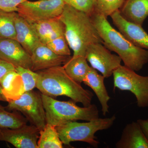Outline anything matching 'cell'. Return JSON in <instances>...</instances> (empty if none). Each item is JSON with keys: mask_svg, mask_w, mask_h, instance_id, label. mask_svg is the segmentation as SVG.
<instances>
[{"mask_svg": "<svg viewBox=\"0 0 148 148\" xmlns=\"http://www.w3.org/2000/svg\"><path fill=\"white\" fill-rule=\"evenodd\" d=\"M103 44L120 57L124 66L135 72L141 71L148 63V50L134 45L119 31L111 26L107 18L94 13L91 16Z\"/></svg>", "mask_w": 148, "mask_h": 148, "instance_id": "6da1fadb", "label": "cell"}, {"mask_svg": "<svg viewBox=\"0 0 148 148\" xmlns=\"http://www.w3.org/2000/svg\"><path fill=\"white\" fill-rule=\"evenodd\" d=\"M59 18L64 24L65 38L73 56H85L88 47L103 42L90 15L66 4Z\"/></svg>", "mask_w": 148, "mask_h": 148, "instance_id": "7a4b0ae2", "label": "cell"}, {"mask_svg": "<svg viewBox=\"0 0 148 148\" xmlns=\"http://www.w3.org/2000/svg\"><path fill=\"white\" fill-rule=\"evenodd\" d=\"M36 72L38 75L36 88L42 94L52 98L66 96L76 103H81L84 107L91 105L93 93L69 76L63 66Z\"/></svg>", "mask_w": 148, "mask_h": 148, "instance_id": "3957f363", "label": "cell"}, {"mask_svg": "<svg viewBox=\"0 0 148 148\" xmlns=\"http://www.w3.org/2000/svg\"><path fill=\"white\" fill-rule=\"evenodd\" d=\"M45 110L47 124L56 126L69 121L84 120L88 121L99 118V112L95 104L82 108L75 102L58 101L42 94Z\"/></svg>", "mask_w": 148, "mask_h": 148, "instance_id": "277c9868", "label": "cell"}, {"mask_svg": "<svg viewBox=\"0 0 148 148\" xmlns=\"http://www.w3.org/2000/svg\"><path fill=\"white\" fill-rule=\"evenodd\" d=\"M116 119L115 115L109 118H99L87 122L69 121L56 126L59 138L65 145L71 142H84L97 148L99 142L95 134L97 131L110 128Z\"/></svg>", "mask_w": 148, "mask_h": 148, "instance_id": "5b68a950", "label": "cell"}, {"mask_svg": "<svg viewBox=\"0 0 148 148\" xmlns=\"http://www.w3.org/2000/svg\"><path fill=\"white\" fill-rule=\"evenodd\" d=\"M114 89L130 91L134 94L139 108L148 107V76H143L121 65L113 73Z\"/></svg>", "mask_w": 148, "mask_h": 148, "instance_id": "8992f818", "label": "cell"}, {"mask_svg": "<svg viewBox=\"0 0 148 148\" xmlns=\"http://www.w3.org/2000/svg\"><path fill=\"white\" fill-rule=\"evenodd\" d=\"M5 108L8 111L20 112L31 124L40 130L43 129L46 125L41 94L33 90L24 92L17 99L9 101Z\"/></svg>", "mask_w": 148, "mask_h": 148, "instance_id": "52a82bcc", "label": "cell"}, {"mask_svg": "<svg viewBox=\"0 0 148 148\" xmlns=\"http://www.w3.org/2000/svg\"><path fill=\"white\" fill-rule=\"evenodd\" d=\"M66 3L63 0L25 1L18 6L17 13L33 24L49 18L58 17L63 12Z\"/></svg>", "mask_w": 148, "mask_h": 148, "instance_id": "ba28073f", "label": "cell"}, {"mask_svg": "<svg viewBox=\"0 0 148 148\" xmlns=\"http://www.w3.org/2000/svg\"><path fill=\"white\" fill-rule=\"evenodd\" d=\"M103 43H95L86 49L85 57L90 66L106 78L112 76L113 72L121 65V59L112 54Z\"/></svg>", "mask_w": 148, "mask_h": 148, "instance_id": "9c48e42d", "label": "cell"}, {"mask_svg": "<svg viewBox=\"0 0 148 148\" xmlns=\"http://www.w3.org/2000/svg\"><path fill=\"white\" fill-rule=\"evenodd\" d=\"M39 130L33 125H24L15 128L0 127V141L17 148H38Z\"/></svg>", "mask_w": 148, "mask_h": 148, "instance_id": "30bf717a", "label": "cell"}, {"mask_svg": "<svg viewBox=\"0 0 148 148\" xmlns=\"http://www.w3.org/2000/svg\"><path fill=\"white\" fill-rule=\"evenodd\" d=\"M0 58L12 64L15 68L32 69L31 55L13 39L0 38Z\"/></svg>", "mask_w": 148, "mask_h": 148, "instance_id": "8fae6325", "label": "cell"}, {"mask_svg": "<svg viewBox=\"0 0 148 148\" xmlns=\"http://www.w3.org/2000/svg\"><path fill=\"white\" fill-rule=\"evenodd\" d=\"M110 17L119 31L134 45L148 50V34L143 26L127 21L117 11Z\"/></svg>", "mask_w": 148, "mask_h": 148, "instance_id": "7c38bea8", "label": "cell"}, {"mask_svg": "<svg viewBox=\"0 0 148 148\" xmlns=\"http://www.w3.org/2000/svg\"><path fill=\"white\" fill-rule=\"evenodd\" d=\"M31 56V70L34 72L61 66L71 57L58 55L42 43L35 48Z\"/></svg>", "mask_w": 148, "mask_h": 148, "instance_id": "4fadbf2b", "label": "cell"}, {"mask_svg": "<svg viewBox=\"0 0 148 148\" xmlns=\"http://www.w3.org/2000/svg\"><path fill=\"white\" fill-rule=\"evenodd\" d=\"M16 39L24 49L32 55L33 51L40 44L38 36L32 24L16 12L14 18Z\"/></svg>", "mask_w": 148, "mask_h": 148, "instance_id": "5bb4252c", "label": "cell"}, {"mask_svg": "<svg viewBox=\"0 0 148 148\" xmlns=\"http://www.w3.org/2000/svg\"><path fill=\"white\" fill-rule=\"evenodd\" d=\"M115 147L116 148H148V141L138 122L126 125Z\"/></svg>", "mask_w": 148, "mask_h": 148, "instance_id": "9a60e30c", "label": "cell"}, {"mask_svg": "<svg viewBox=\"0 0 148 148\" xmlns=\"http://www.w3.org/2000/svg\"><path fill=\"white\" fill-rule=\"evenodd\" d=\"M105 79V77L98 74L96 70L90 67L83 83L90 87L95 92L101 104L102 114L106 116L109 112L108 103L110 99V97L104 84Z\"/></svg>", "mask_w": 148, "mask_h": 148, "instance_id": "2e32d148", "label": "cell"}, {"mask_svg": "<svg viewBox=\"0 0 148 148\" xmlns=\"http://www.w3.org/2000/svg\"><path fill=\"white\" fill-rule=\"evenodd\" d=\"M42 43L46 45L50 41L65 36L64 24L59 17L49 18L32 24Z\"/></svg>", "mask_w": 148, "mask_h": 148, "instance_id": "e0dca14e", "label": "cell"}, {"mask_svg": "<svg viewBox=\"0 0 148 148\" xmlns=\"http://www.w3.org/2000/svg\"><path fill=\"white\" fill-rule=\"evenodd\" d=\"M119 10L127 21L143 26L148 17V0H125Z\"/></svg>", "mask_w": 148, "mask_h": 148, "instance_id": "ac0fdd59", "label": "cell"}, {"mask_svg": "<svg viewBox=\"0 0 148 148\" xmlns=\"http://www.w3.org/2000/svg\"><path fill=\"white\" fill-rule=\"evenodd\" d=\"M0 84L9 101L17 99L24 92L21 77L15 70L6 74L0 79Z\"/></svg>", "mask_w": 148, "mask_h": 148, "instance_id": "d6986e66", "label": "cell"}, {"mask_svg": "<svg viewBox=\"0 0 148 148\" xmlns=\"http://www.w3.org/2000/svg\"><path fill=\"white\" fill-rule=\"evenodd\" d=\"M63 66L69 76L80 84L83 82L90 68L85 56H82L70 57Z\"/></svg>", "mask_w": 148, "mask_h": 148, "instance_id": "ffe728a7", "label": "cell"}, {"mask_svg": "<svg viewBox=\"0 0 148 148\" xmlns=\"http://www.w3.org/2000/svg\"><path fill=\"white\" fill-rule=\"evenodd\" d=\"M63 145L56 126L47 124L40 130L38 148H62Z\"/></svg>", "mask_w": 148, "mask_h": 148, "instance_id": "44dd1931", "label": "cell"}, {"mask_svg": "<svg viewBox=\"0 0 148 148\" xmlns=\"http://www.w3.org/2000/svg\"><path fill=\"white\" fill-rule=\"evenodd\" d=\"M27 119L18 112H9L0 105V127L15 128L27 124Z\"/></svg>", "mask_w": 148, "mask_h": 148, "instance_id": "7402d4cb", "label": "cell"}, {"mask_svg": "<svg viewBox=\"0 0 148 148\" xmlns=\"http://www.w3.org/2000/svg\"><path fill=\"white\" fill-rule=\"evenodd\" d=\"M16 13L0 10V38L16 39L14 18Z\"/></svg>", "mask_w": 148, "mask_h": 148, "instance_id": "603a6c76", "label": "cell"}, {"mask_svg": "<svg viewBox=\"0 0 148 148\" xmlns=\"http://www.w3.org/2000/svg\"><path fill=\"white\" fill-rule=\"evenodd\" d=\"M125 1V0H96L94 13L101 14L107 18L119 10Z\"/></svg>", "mask_w": 148, "mask_h": 148, "instance_id": "cb8c5ba5", "label": "cell"}, {"mask_svg": "<svg viewBox=\"0 0 148 148\" xmlns=\"http://www.w3.org/2000/svg\"><path fill=\"white\" fill-rule=\"evenodd\" d=\"M15 71L21 77L24 92L33 90L36 88L38 75L36 72L21 67H16Z\"/></svg>", "mask_w": 148, "mask_h": 148, "instance_id": "d4e9b609", "label": "cell"}, {"mask_svg": "<svg viewBox=\"0 0 148 148\" xmlns=\"http://www.w3.org/2000/svg\"><path fill=\"white\" fill-rule=\"evenodd\" d=\"M46 45L58 55L64 56H70L71 55L70 47L65 36H61L50 41Z\"/></svg>", "mask_w": 148, "mask_h": 148, "instance_id": "484cf974", "label": "cell"}, {"mask_svg": "<svg viewBox=\"0 0 148 148\" xmlns=\"http://www.w3.org/2000/svg\"><path fill=\"white\" fill-rule=\"evenodd\" d=\"M67 4L90 16L94 12L96 0H63Z\"/></svg>", "mask_w": 148, "mask_h": 148, "instance_id": "4316f807", "label": "cell"}, {"mask_svg": "<svg viewBox=\"0 0 148 148\" xmlns=\"http://www.w3.org/2000/svg\"><path fill=\"white\" fill-rule=\"evenodd\" d=\"M28 0H0V10L7 12H17L18 6Z\"/></svg>", "mask_w": 148, "mask_h": 148, "instance_id": "83f0119b", "label": "cell"}, {"mask_svg": "<svg viewBox=\"0 0 148 148\" xmlns=\"http://www.w3.org/2000/svg\"><path fill=\"white\" fill-rule=\"evenodd\" d=\"M15 70V67L12 64L0 58V79L8 72Z\"/></svg>", "mask_w": 148, "mask_h": 148, "instance_id": "f1b7e54d", "label": "cell"}, {"mask_svg": "<svg viewBox=\"0 0 148 148\" xmlns=\"http://www.w3.org/2000/svg\"><path fill=\"white\" fill-rule=\"evenodd\" d=\"M137 121L140 124L144 135L148 141V119H139Z\"/></svg>", "mask_w": 148, "mask_h": 148, "instance_id": "f546056e", "label": "cell"}, {"mask_svg": "<svg viewBox=\"0 0 148 148\" xmlns=\"http://www.w3.org/2000/svg\"><path fill=\"white\" fill-rule=\"evenodd\" d=\"M0 101L8 102L9 100L5 95L3 90V88L0 84Z\"/></svg>", "mask_w": 148, "mask_h": 148, "instance_id": "4dcf8cb0", "label": "cell"}]
</instances>
